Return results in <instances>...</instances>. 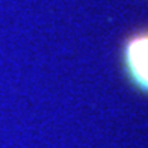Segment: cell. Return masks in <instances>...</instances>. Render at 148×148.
<instances>
[{
    "label": "cell",
    "mask_w": 148,
    "mask_h": 148,
    "mask_svg": "<svg viewBox=\"0 0 148 148\" xmlns=\"http://www.w3.org/2000/svg\"><path fill=\"white\" fill-rule=\"evenodd\" d=\"M125 64L133 82L148 91V33L134 36L125 49Z\"/></svg>",
    "instance_id": "obj_1"
}]
</instances>
